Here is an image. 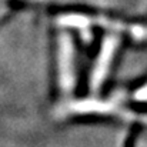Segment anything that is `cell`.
<instances>
[{"instance_id": "obj_1", "label": "cell", "mask_w": 147, "mask_h": 147, "mask_svg": "<svg viewBox=\"0 0 147 147\" xmlns=\"http://www.w3.org/2000/svg\"><path fill=\"white\" fill-rule=\"evenodd\" d=\"M74 50L69 36L63 34L59 43V83L63 93H69L74 86Z\"/></svg>"}, {"instance_id": "obj_2", "label": "cell", "mask_w": 147, "mask_h": 147, "mask_svg": "<svg viewBox=\"0 0 147 147\" xmlns=\"http://www.w3.org/2000/svg\"><path fill=\"white\" fill-rule=\"evenodd\" d=\"M116 47H117V39L114 36H109V37L104 39V42L101 45V49H100V53H98V59L96 61V64H94L93 73H92V82L90 83H92L93 89L100 87L101 83L104 82Z\"/></svg>"}, {"instance_id": "obj_3", "label": "cell", "mask_w": 147, "mask_h": 147, "mask_svg": "<svg viewBox=\"0 0 147 147\" xmlns=\"http://www.w3.org/2000/svg\"><path fill=\"white\" fill-rule=\"evenodd\" d=\"M67 113L76 114V113H97V114H117L121 117H131V113L123 110L116 103L111 101H98V100H83L73 103L67 107Z\"/></svg>"}, {"instance_id": "obj_4", "label": "cell", "mask_w": 147, "mask_h": 147, "mask_svg": "<svg viewBox=\"0 0 147 147\" xmlns=\"http://www.w3.org/2000/svg\"><path fill=\"white\" fill-rule=\"evenodd\" d=\"M140 147H147V143H142V144H140Z\"/></svg>"}]
</instances>
